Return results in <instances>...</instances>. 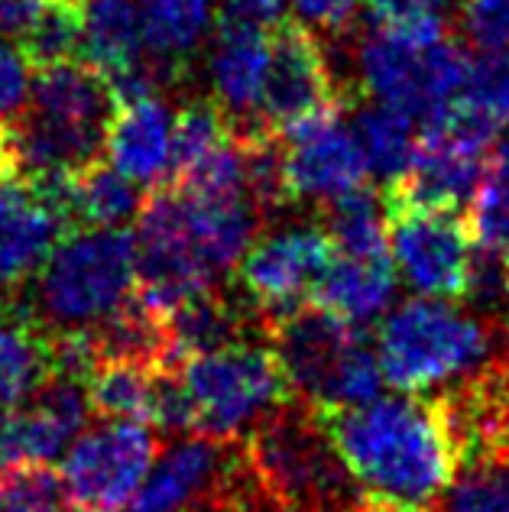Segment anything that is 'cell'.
Instances as JSON below:
<instances>
[{
	"instance_id": "42",
	"label": "cell",
	"mask_w": 509,
	"mask_h": 512,
	"mask_svg": "<svg viewBox=\"0 0 509 512\" xmlns=\"http://www.w3.org/2000/svg\"><path fill=\"white\" fill-rule=\"evenodd\" d=\"M10 175V166H7V159H4V150H0V179H7Z\"/></svg>"
},
{
	"instance_id": "39",
	"label": "cell",
	"mask_w": 509,
	"mask_h": 512,
	"mask_svg": "<svg viewBox=\"0 0 509 512\" xmlns=\"http://www.w3.org/2000/svg\"><path fill=\"white\" fill-rule=\"evenodd\" d=\"M484 185H490L493 192H500L509 198V140L497 143L493 150L487 153V163H484Z\"/></svg>"
},
{
	"instance_id": "37",
	"label": "cell",
	"mask_w": 509,
	"mask_h": 512,
	"mask_svg": "<svg viewBox=\"0 0 509 512\" xmlns=\"http://www.w3.org/2000/svg\"><path fill=\"white\" fill-rule=\"evenodd\" d=\"M380 26H396L419 17H438L448 0H367Z\"/></svg>"
},
{
	"instance_id": "5",
	"label": "cell",
	"mask_w": 509,
	"mask_h": 512,
	"mask_svg": "<svg viewBox=\"0 0 509 512\" xmlns=\"http://www.w3.org/2000/svg\"><path fill=\"white\" fill-rule=\"evenodd\" d=\"M36 279V315L46 331H82L133 292V234L78 227L49 253Z\"/></svg>"
},
{
	"instance_id": "38",
	"label": "cell",
	"mask_w": 509,
	"mask_h": 512,
	"mask_svg": "<svg viewBox=\"0 0 509 512\" xmlns=\"http://www.w3.org/2000/svg\"><path fill=\"white\" fill-rule=\"evenodd\" d=\"M46 0H0V39H20L30 33V26L43 13Z\"/></svg>"
},
{
	"instance_id": "15",
	"label": "cell",
	"mask_w": 509,
	"mask_h": 512,
	"mask_svg": "<svg viewBox=\"0 0 509 512\" xmlns=\"http://www.w3.org/2000/svg\"><path fill=\"white\" fill-rule=\"evenodd\" d=\"M69 231L65 211L36 182L0 179V292L30 282Z\"/></svg>"
},
{
	"instance_id": "11",
	"label": "cell",
	"mask_w": 509,
	"mask_h": 512,
	"mask_svg": "<svg viewBox=\"0 0 509 512\" xmlns=\"http://www.w3.org/2000/svg\"><path fill=\"white\" fill-rule=\"evenodd\" d=\"M331 253L328 234L315 224H292L266 234L234 266L244 302L270 325L273 318L312 299Z\"/></svg>"
},
{
	"instance_id": "24",
	"label": "cell",
	"mask_w": 509,
	"mask_h": 512,
	"mask_svg": "<svg viewBox=\"0 0 509 512\" xmlns=\"http://www.w3.org/2000/svg\"><path fill=\"white\" fill-rule=\"evenodd\" d=\"M65 208H69L72 227H124L130 218H137L140 195L127 175L95 159L91 166L69 175Z\"/></svg>"
},
{
	"instance_id": "17",
	"label": "cell",
	"mask_w": 509,
	"mask_h": 512,
	"mask_svg": "<svg viewBox=\"0 0 509 512\" xmlns=\"http://www.w3.org/2000/svg\"><path fill=\"white\" fill-rule=\"evenodd\" d=\"M396 273L386 253H331V260L321 273L312 292L315 305L338 315L347 325H370L377 321L393 302Z\"/></svg>"
},
{
	"instance_id": "6",
	"label": "cell",
	"mask_w": 509,
	"mask_h": 512,
	"mask_svg": "<svg viewBox=\"0 0 509 512\" xmlns=\"http://www.w3.org/2000/svg\"><path fill=\"white\" fill-rule=\"evenodd\" d=\"M179 376L195 409V428L221 441H244L266 415L292 399L270 347L237 341L185 357Z\"/></svg>"
},
{
	"instance_id": "7",
	"label": "cell",
	"mask_w": 509,
	"mask_h": 512,
	"mask_svg": "<svg viewBox=\"0 0 509 512\" xmlns=\"http://www.w3.org/2000/svg\"><path fill=\"white\" fill-rule=\"evenodd\" d=\"M156 457L146 422L104 419L82 428L62 457V500L69 512H127Z\"/></svg>"
},
{
	"instance_id": "31",
	"label": "cell",
	"mask_w": 509,
	"mask_h": 512,
	"mask_svg": "<svg viewBox=\"0 0 509 512\" xmlns=\"http://www.w3.org/2000/svg\"><path fill=\"white\" fill-rule=\"evenodd\" d=\"M62 483L49 464H0V512H62Z\"/></svg>"
},
{
	"instance_id": "34",
	"label": "cell",
	"mask_w": 509,
	"mask_h": 512,
	"mask_svg": "<svg viewBox=\"0 0 509 512\" xmlns=\"http://www.w3.org/2000/svg\"><path fill=\"white\" fill-rule=\"evenodd\" d=\"M286 17V0H221L218 30L273 33Z\"/></svg>"
},
{
	"instance_id": "22",
	"label": "cell",
	"mask_w": 509,
	"mask_h": 512,
	"mask_svg": "<svg viewBox=\"0 0 509 512\" xmlns=\"http://www.w3.org/2000/svg\"><path fill=\"white\" fill-rule=\"evenodd\" d=\"M49 373V331L0 302V412L30 399Z\"/></svg>"
},
{
	"instance_id": "41",
	"label": "cell",
	"mask_w": 509,
	"mask_h": 512,
	"mask_svg": "<svg viewBox=\"0 0 509 512\" xmlns=\"http://www.w3.org/2000/svg\"><path fill=\"white\" fill-rule=\"evenodd\" d=\"M497 253H500V260H503V269H506V279H509V237L503 240V247H500Z\"/></svg>"
},
{
	"instance_id": "9",
	"label": "cell",
	"mask_w": 509,
	"mask_h": 512,
	"mask_svg": "<svg viewBox=\"0 0 509 512\" xmlns=\"http://www.w3.org/2000/svg\"><path fill=\"white\" fill-rule=\"evenodd\" d=\"M390 247L403 282L419 295L454 299L464 289L474 240L458 208L432 205H386Z\"/></svg>"
},
{
	"instance_id": "12",
	"label": "cell",
	"mask_w": 509,
	"mask_h": 512,
	"mask_svg": "<svg viewBox=\"0 0 509 512\" xmlns=\"http://www.w3.org/2000/svg\"><path fill=\"white\" fill-rule=\"evenodd\" d=\"M234 444L211 435L176 441L153 457L127 512H211L240 464Z\"/></svg>"
},
{
	"instance_id": "35",
	"label": "cell",
	"mask_w": 509,
	"mask_h": 512,
	"mask_svg": "<svg viewBox=\"0 0 509 512\" xmlns=\"http://www.w3.org/2000/svg\"><path fill=\"white\" fill-rule=\"evenodd\" d=\"M30 65L23 62L20 49H10L0 43V124L13 120L26 104V91H30V78H26Z\"/></svg>"
},
{
	"instance_id": "36",
	"label": "cell",
	"mask_w": 509,
	"mask_h": 512,
	"mask_svg": "<svg viewBox=\"0 0 509 512\" xmlns=\"http://www.w3.org/2000/svg\"><path fill=\"white\" fill-rule=\"evenodd\" d=\"M289 4L299 13V20L305 26H318V30L338 33L344 26L354 23L364 0H289Z\"/></svg>"
},
{
	"instance_id": "16",
	"label": "cell",
	"mask_w": 509,
	"mask_h": 512,
	"mask_svg": "<svg viewBox=\"0 0 509 512\" xmlns=\"http://www.w3.org/2000/svg\"><path fill=\"white\" fill-rule=\"evenodd\" d=\"M104 153L133 185H163L172 172V114L150 98L114 104L104 124Z\"/></svg>"
},
{
	"instance_id": "40",
	"label": "cell",
	"mask_w": 509,
	"mask_h": 512,
	"mask_svg": "<svg viewBox=\"0 0 509 512\" xmlns=\"http://www.w3.org/2000/svg\"><path fill=\"white\" fill-rule=\"evenodd\" d=\"M360 512H422L419 506H399V503H370L367 500V506L364 509H360Z\"/></svg>"
},
{
	"instance_id": "14",
	"label": "cell",
	"mask_w": 509,
	"mask_h": 512,
	"mask_svg": "<svg viewBox=\"0 0 509 512\" xmlns=\"http://www.w3.org/2000/svg\"><path fill=\"white\" fill-rule=\"evenodd\" d=\"M341 111H321L292 124L286 143V185L292 201H328L354 192L367 179V163L354 130L341 127Z\"/></svg>"
},
{
	"instance_id": "33",
	"label": "cell",
	"mask_w": 509,
	"mask_h": 512,
	"mask_svg": "<svg viewBox=\"0 0 509 512\" xmlns=\"http://www.w3.org/2000/svg\"><path fill=\"white\" fill-rule=\"evenodd\" d=\"M461 20L480 52L509 56V0H467Z\"/></svg>"
},
{
	"instance_id": "32",
	"label": "cell",
	"mask_w": 509,
	"mask_h": 512,
	"mask_svg": "<svg viewBox=\"0 0 509 512\" xmlns=\"http://www.w3.org/2000/svg\"><path fill=\"white\" fill-rule=\"evenodd\" d=\"M458 98L487 114L497 127H509V56L484 52L480 59H467Z\"/></svg>"
},
{
	"instance_id": "21",
	"label": "cell",
	"mask_w": 509,
	"mask_h": 512,
	"mask_svg": "<svg viewBox=\"0 0 509 512\" xmlns=\"http://www.w3.org/2000/svg\"><path fill=\"white\" fill-rule=\"evenodd\" d=\"M143 26L133 0H82V43L78 59L104 78L140 62Z\"/></svg>"
},
{
	"instance_id": "18",
	"label": "cell",
	"mask_w": 509,
	"mask_h": 512,
	"mask_svg": "<svg viewBox=\"0 0 509 512\" xmlns=\"http://www.w3.org/2000/svg\"><path fill=\"white\" fill-rule=\"evenodd\" d=\"M30 94H33L30 114L75 130L104 133L107 117L114 111L107 78L98 69L85 65L82 59L36 69Z\"/></svg>"
},
{
	"instance_id": "23",
	"label": "cell",
	"mask_w": 509,
	"mask_h": 512,
	"mask_svg": "<svg viewBox=\"0 0 509 512\" xmlns=\"http://www.w3.org/2000/svg\"><path fill=\"white\" fill-rule=\"evenodd\" d=\"M208 0H143L140 26L159 69L176 82L189 72V59L208 30Z\"/></svg>"
},
{
	"instance_id": "10",
	"label": "cell",
	"mask_w": 509,
	"mask_h": 512,
	"mask_svg": "<svg viewBox=\"0 0 509 512\" xmlns=\"http://www.w3.org/2000/svg\"><path fill=\"white\" fill-rule=\"evenodd\" d=\"M347 94L334 88L325 49L299 20H279L270 33L263 88L257 101V127L283 133L299 120L344 107Z\"/></svg>"
},
{
	"instance_id": "20",
	"label": "cell",
	"mask_w": 509,
	"mask_h": 512,
	"mask_svg": "<svg viewBox=\"0 0 509 512\" xmlns=\"http://www.w3.org/2000/svg\"><path fill=\"white\" fill-rule=\"evenodd\" d=\"M253 328L266 331V321L247 302L224 299L218 289L192 295L189 302L176 305L166 315L169 350L176 363H182L185 357L205 354V350L247 341Z\"/></svg>"
},
{
	"instance_id": "28",
	"label": "cell",
	"mask_w": 509,
	"mask_h": 512,
	"mask_svg": "<svg viewBox=\"0 0 509 512\" xmlns=\"http://www.w3.org/2000/svg\"><path fill=\"white\" fill-rule=\"evenodd\" d=\"M438 500L441 512H509V448L461 461Z\"/></svg>"
},
{
	"instance_id": "1",
	"label": "cell",
	"mask_w": 509,
	"mask_h": 512,
	"mask_svg": "<svg viewBox=\"0 0 509 512\" xmlns=\"http://www.w3.org/2000/svg\"><path fill=\"white\" fill-rule=\"evenodd\" d=\"M321 415L360 490L380 503H432L461 464L458 441L438 399H422L419 393L373 396L360 406Z\"/></svg>"
},
{
	"instance_id": "27",
	"label": "cell",
	"mask_w": 509,
	"mask_h": 512,
	"mask_svg": "<svg viewBox=\"0 0 509 512\" xmlns=\"http://www.w3.org/2000/svg\"><path fill=\"white\" fill-rule=\"evenodd\" d=\"M234 143L231 117L221 111L218 101L198 98L189 101L172 120V179L182 182L205 169Z\"/></svg>"
},
{
	"instance_id": "29",
	"label": "cell",
	"mask_w": 509,
	"mask_h": 512,
	"mask_svg": "<svg viewBox=\"0 0 509 512\" xmlns=\"http://www.w3.org/2000/svg\"><path fill=\"white\" fill-rule=\"evenodd\" d=\"M153 376V367H140V363L124 360H101L85 380L91 412L101 415V419L146 422L153 396Z\"/></svg>"
},
{
	"instance_id": "8",
	"label": "cell",
	"mask_w": 509,
	"mask_h": 512,
	"mask_svg": "<svg viewBox=\"0 0 509 512\" xmlns=\"http://www.w3.org/2000/svg\"><path fill=\"white\" fill-rule=\"evenodd\" d=\"M133 282H140L137 295L159 315H169L192 295L214 289V273L192 240L179 188H156L140 201L133 234Z\"/></svg>"
},
{
	"instance_id": "4",
	"label": "cell",
	"mask_w": 509,
	"mask_h": 512,
	"mask_svg": "<svg viewBox=\"0 0 509 512\" xmlns=\"http://www.w3.org/2000/svg\"><path fill=\"white\" fill-rule=\"evenodd\" d=\"M273 357L286 376L289 393L321 412L347 409L380 396L383 367L354 325L315 308H292L266 325Z\"/></svg>"
},
{
	"instance_id": "26",
	"label": "cell",
	"mask_w": 509,
	"mask_h": 512,
	"mask_svg": "<svg viewBox=\"0 0 509 512\" xmlns=\"http://www.w3.org/2000/svg\"><path fill=\"white\" fill-rule=\"evenodd\" d=\"M321 231L328 234L334 253H386V244H390V214H386L383 195L360 185L354 192L331 198Z\"/></svg>"
},
{
	"instance_id": "19",
	"label": "cell",
	"mask_w": 509,
	"mask_h": 512,
	"mask_svg": "<svg viewBox=\"0 0 509 512\" xmlns=\"http://www.w3.org/2000/svg\"><path fill=\"white\" fill-rule=\"evenodd\" d=\"M266 59H270V33L218 30L211 49V85L214 101L231 117L237 133L257 127V101L263 88Z\"/></svg>"
},
{
	"instance_id": "30",
	"label": "cell",
	"mask_w": 509,
	"mask_h": 512,
	"mask_svg": "<svg viewBox=\"0 0 509 512\" xmlns=\"http://www.w3.org/2000/svg\"><path fill=\"white\" fill-rule=\"evenodd\" d=\"M78 43H82V0H46L43 13L17 49L30 69H46L78 59Z\"/></svg>"
},
{
	"instance_id": "3",
	"label": "cell",
	"mask_w": 509,
	"mask_h": 512,
	"mask_svg": "<svg viewBox=\"0 0 509 512\" xmlns=\"http://www.w3.org/2000/svg\"><path fill=\"white\" fill-rule=\"evenodd\" d=\"M503 328L435 295L396 305L383 318L377 357L399 393H445L497 357Z\"/></svg>"
},
{
	"instance_id": "2",
	"label": "cell",
	"mask_w": 509,
	"mask_h": 512,
	"mask_svg": "<svg viewBox=\"0 0 509 512\" xmlns=\"http://www.w3.org/2000/svg\"><path fill=\"white\" fill-rule=\"evenodd\" d=\"M244 457L283 512H360L367 493L341 461L321 409L289 399L244 438Z\"/></svg>"
},
{
	"instance_id": "25",
	"label": "cell",
	"mask_w": 509,
	"mask_h": 512,
	"mask_svg": "<svg viewBox=\"0 0 509 512\" xmlns=\"http://www.w3.org/2000/svg\"><path fill=\"white\" fill-rule=\"evenodd\" d=\"M354 137L360 143V153H364L367 172L383 179V185H390L399 175H406L415 156L419 127L406 111L377 101L357 114Z\"/></svg>"
},
{
	"instance_id": "13",
	"label": "cell",
	"mask_w": 509,
	"mask_h": 512,
	"mask_svg": "<svg viewBox=\"0 0 509 512\" xmlns=\"http://www.w3.org/2000/svg\"><path fill=\"white\" fill-rule=\"evenodd\" d=\"M91 419L85 380L49 373L20 406L0 412V464H52Z\"/></svg>"
}]
</instances>
